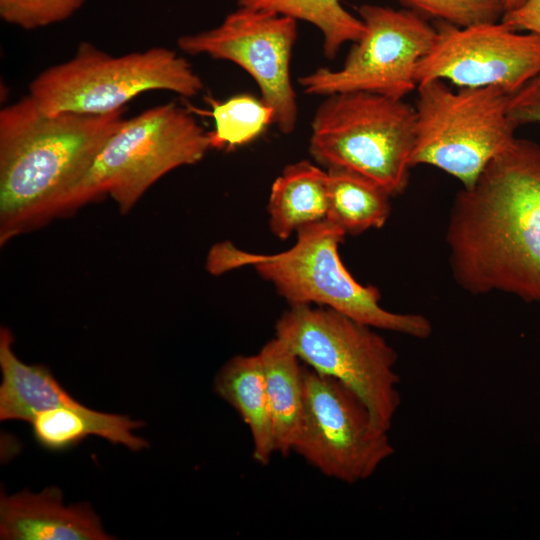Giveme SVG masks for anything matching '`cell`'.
Listing matches in <instances>:
<instances>
[{"label": "cell", "instance_id": "obj_21", "mask_svg": "<svg viewBox=\"0 0 540 540\" xmlns=\"http://www.w3.org/2000/svg\"><path fill=\"white\" fill-rule=\"evenodd\" d=\"M215 128L208 132L211 148L231 150L258 138L274 124V111L263 100L239 94L223 102L209 99Z\"/></svg>", "mask_w": 540, "mask_h": 540}, {"label": "cell", "instance_id": "obj_20", "mask_svg": "<svg viewBox=\"0 0 540 540\" xmlns=\"http://www.w3.org/2000/svg\"><path fill=\"white\" fill-rule=\"evenodd\" d=\"M248 7L303 20L317 27L323 36L324 55L333 59L346 43L356 42L365 27L339 0H237Z\"/></svg>", "mask_w": 540, "mask_h": 540}, {"label": "cell", "instance_id": "obj_2", "mask_svg": "<svg viewBox=\"0 0 540 540\" xmlns=\"http://www.w3.org/2000/svg\"><path fill=\"white\" fill-rule=\"evenodd\" d=\"M106 114L46 113L27 95L0 111V245L53 218L121 126Z\"/></svg>", "mask_w": 540, "mask_h": 540}, {"label": "cell", "instance_id": "obj_14", "mask_svg": "<svg viewBox=\"0 0 540 540\" xmlns=\"http://www.w3.org/2000/svg\"><path fill=\"white\" fill-rule=\"evenodd\" d=\"M213 391L238 413L248 427L255 462L268 465L276 448L264 371L258 353L229 359L217 372Z\"/></svg>", "mask_w": 540, "mask_h": 540}, {"label": "cell", "instance_id": "obj_17", "mask_svg": "<svg viewBox=\"0 0 540 540\" xmlns=\"http://www.w3.org/2000/svg\"><path fill=\"white\" fill-rule=\"evenodd\" d=\"M30 423L37 443L50 451L69 449L90 435L100 436L113 444H122L133 451L149 446L145 439L132 433V430L143 425L141 422L128 416L98 412L86 406L45 409L36 413Z\"/></svg>", "mask_w": 540, "mask_h": 540}, {"label": "cell", "instance_id": "obj_12", "mask_svg": "<svg viewBox=\"0 0 540 540\" xmlns=\"http://www.w3.org/2000/svg\"><path fill=\"white\" fill-rule=\"evenodd\" d=\"M416 69L417 85L441 80L457 88L498 87L510 95L540 71V37L501 20L465 27L439 21Z\"/></svg>", "mask_w": 540, "mask_h": 540}, {"label": "cell", "instance_id": "obj_10", "mask_svg": "<svg viewBox=\"0 0 540 540\" xmlns=\"http://www.w3.org/2000/svg\"><path fill=\"white\" fill-rule=\"evenodd\" d=\"M365 30L338 70L319 68L299 78L310 95L369 92L404 99L417 88L416 69L436 38L424 16L374 4L358 8Z\"/></svg>", "mask_w": 540, "mask_h": 540}, {"label": "cell", "instance_id": "obj_13", "mask_svg": "<svg viewBox=\"0 0 540 540\" xmlns=\"http://www.w3.org/2000/svg\"><path fill=\"white\" fill-rule=\"evenodd\" d=\"M2 540H107L100 518L87 503L66 506L62 491L49 487L0 497Z\"/></svg>", "mask_w": 540, "mask_h": 540}, {"label": "cell", "instance_id": "obj_5", "mask_svg": "<svg viewBox=\"0 0 540 540\" xmlns=\"http://www.w3.org/2000/svg\"><path fill=\"white\" fill-rule=\"evenodd\" d=\"M414 106L355 91L326 96L312 123L309 152L327 169L357 173L392 197L409 182L415 144Z\"/></svg>", "mask_w": 540, "mask_h": 540}, {"label": "cell", "instance_id": "obj_25", "mask_svg": "<svg viewBox=\"0 0 540 540\" xmlns=\"http://www.w3.org/2000/svg\"><path fill=\"white\" fill-rule=\"evenodd\" d=\"M501 21L513 30L540 37V0H524L520 6L505 11Z\"/></svg>", "mask_w": 540, "mask_h": 540}, {"label": "cell", "instance_id": "obj_6", "mask_svg": "<svg viewBox=\"0 0 540 540\" xmlns=\"http://www.w3.org/2000/svg\"><path fill=\"white\" fill-rule=\"evenodd\" d=\"M416 91L412 167H436L467 188L517 139L510 94L498 87L455 90L444 81L428 80Z\"/></svg>", "mask_w": 540, "mask_h": 540}, {"label": "cell", "instance_id": "obj_11", "mask_svg": "<svg viewBox=\"0 0 540 540\" xmlns=\"http://www.w3.org/2000/svg\"><path fill=\"white\" fill-rule=\"evenodd\" d=\"M297 38V20L263 10L239 7L210 30L183 35L178 47L189 55L230 61L256 82L261 99L274 111V124L293 132L298 107L290 62Z\"/></svg>", "mask_w": 540, "mask_h": 540}, {"label": "cell", "instance_id": "obj_8", "mask_svg": "<svg viewBox=\"0 0 540 540\" xmlns=\"http://www.w3.org/2000/svg\"><path fill=\"white\" fill-rule=\"evenodd\" d=\"M203 81L186 58L164 47L113 57L91 43L78 45L68 61L45 69L29 95L46 113L106 114L137 95L166 90L193 97Z\"/></svg>", "mask_w": 540, "mask_h": 540}, {"label": "cell", "instance_id": "obj_1", "mask_svg": "<svg viewBox=\"0 0 540 540\" xmlns=\"http://www.w3.org/2000/svg\"><path fill=\"white\" fill-rule=\"evenodd\" d=\"M455 282L540 303V145L517 138L455 196L446 228Z\"/></svg>", "mask_w": 540, "mask_h": 540}, {"label": "cell", "instance_id": "obj_22", "mask_svg": "<svg viewBox=\"0 0 540 540\" xmlns=\"http://www.w3.org/2000/svg\"><path fill=\"white\" fill-rule=\"evenodd\" d=\"M407 9L451 25L465 27L497 22L505 13L504 0H397Z\"/></svg>", "mask_w": 540, "mask_h": 540}, {"label": "cell", "instance_id": "obj_3", "mask_svg": "<svg viewBox=\"0 0 540 540\" xmlns=\"http://www.w3.org/2000/svg\"><path fill=\"white\" fill-rule=\"evenodd\" d=\"M295 244L275 254H256L229 241L211 247L206 269L213 275L251 266L271 283L290 306H325L375 329L418 339L432 333L431 322L421 314L396 313L380 305V292L357 282L344 266L339 245L345 233L327 219L297 232Z\"/></svg>", "mask_w": 540, "mask_h": 540}, {"label": "cell", "instance_id": "obj_26", "mask_svg": "<svg viewBox=\"0 0 540 540\" xmlns=\"http://www.w3.org/2000/svg\"><path fill=\"white\" fill-rule=\"evenodd\" d=\"M524 0H504L505 11L512 10L520 6Z\"/></svg>", "mask_w": 540, "mask_h": 540}, {"label": "cell", "instance_id": "obj_9", "mask_svg": "<svg viewBox=\"0 0 540 540\" xmlns=\"http://www.w3.org/2000/svg\"><path fill=\"white\" fill-rule=\"evenodd\" d=\"M304 408L292 452L326 477L354 484L394 453L389 430L348 386L303 366Z\"/></svg>", "mask_w": 540, "mask_h": 540}, {"label": "cell", "instance_id": "obj_18", "mask_svg": "<svg viewBox=\"0 0 540 540\" xmlns=\"http://www.w3.org/2000/svg\"><path fill=\"white\" fill-rule=\"evenodd\" d=\"M258 355L264 371L276 453L288 456L303 416V366L297 355L276 337L268 341Z\"/></svg>", "mask_w": 540, "mask_h": 540}, {"label": "cell", "instance_id": "obj_24", "mask_svg": "<svg viewBox=\"0 0 540 540\" xmlns=\"http://www.w3.org/2000/svg\"><path fill=\"white\" fill-rule=\"evenodd\" d=\"M509 114L518 127L540 123V71L510 95Z\"/></svg>", "mask_w": 540, "mask_h": 540}, {"label": "cell", "instance_id": "obj_7", "mask_svg": "<svg viewBox=\"0 0 540 540\" xmlns=\"http://www.w3.org/2000/svg\"><path fill=\"white\" fill-rule=\"evenodd\" d=\"M374 329L329 307L297 305L277 320L275 337L306 366L352 389L390 430L401 403L398 355Z\"/></svg>", "mask_w": 540, "mask_h": 540}, {"label": "cell", "instance_id": "obj_16", "mask_svg": "<svg viewBox=\"0 0 540 540\" xmlns=\"http://www.w3.org/2000/svg\"><path fill=\"white\" fill-rule=\"evenodd\" d=\"M267 209L270 230L282 240L325 220L328 172L307 160L287 165L272 184Z\"/></svg>", "mask_w": 540, "mask_h": 540}, {"label": "cell", "instance_id": "obj_23", "mask_svg": "<svg viewBox=\"0 0 540 540\" xmlns=\"http://www.w3.org/2000/svg\"><path fill=\"white\" fill-rule=\"evenodd\" d=\"M85 1L0 0V17L9 24L32 30L68 19Z\"/></svg>", "mask_w": 540, "mask_h": 540}, {"label": "cell", "instance_id": "obj_19", "mask_svg": "<svg viewBox=\"0 0 540 540\" xmlns=\"http://www.w3.org/2000/svg\"><path fill=\"white\" fill-rule=\"evenodd\" d=\"M327 172L328 221L352 235L384 226L391 211L388 192L348 170L332 168Z\"/></svg>", "mask_w": 540, "mask_h": 540}, {"label": "cell", "instance_id": "obj_15", "mask_svg": "<svg viewBox=\"0 0 540 540\" xmlns=\"http://www.w3.org/2000/svg\"><path fill=\"white\" fill-rule=\"evenodd\" d=\"M13 335L2 327L0 330V419L31 422L39 411L55 408H82L63 389L43 365L23 363L12 349Z\"/></svg>", "mask_w": 540, "mask_h": 540}, {"label": "cell", "instance_id": "obj_4", "mask_svg": "<svg viewBox=\"0 0 540 540\" xmlns=\"http://www.w3.org/2000/svg\"><path fill=\"white\" fill-rule=\"evenodd\" d=\"M209 149L208 132L189 110L172 102L147 109L123 121L61 200L56 217L105 194L126 214L162 176L199 162Z\"/></svg>", "mask_w": 540, "mask_h": 540}]
</instances>
